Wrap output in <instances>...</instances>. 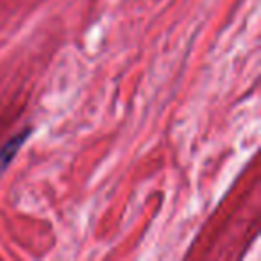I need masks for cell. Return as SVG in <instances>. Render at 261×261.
I'll list each match as a JSON object with an SVG mask.
<instances>
[{
    "mask_svg": "<svg viewBox=\"0 0 261 261\" xmlns=\"http://www.w3.org/2000/svg\"><path fill=\"white\" fill-rule=\"evenodd\" d=\"M31 133H33V129H23L20 130L18 135H15L11 140H9L8 143H6L2 149H0V175L4 174L6 168L11 165L13 158L16 156V152L20 150V147L25 143V140L31 136Z\"/></svg>",
    "mask_w": 261,
    "mask_h": 261,
    "instance_id": "obj_1",
    "label": "cell"
}]
</instances>
